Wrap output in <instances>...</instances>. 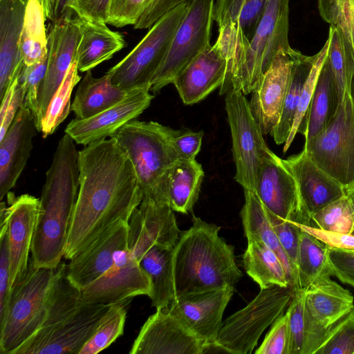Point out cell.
<instances>
[{"instance_id": "obj_4", "label": "cell", "mask_w": 354, "mask_h": 354, "mask_svg": "<svg viewBox=\"0 0 354 354\" xmlns=\"http://www.w3.org/2000/svg\"><path fill=\"white\" fill-rule=\"evenodd\" d=\"M290 0H269L251 37L236 50L231 66L230 89L253 91L281 50L288 51Z\"/></svg>"}, {"instance_id": "obj_58", "label": "cell", "mask_w": 354, "mask_h": 354, "mask_svg": "<svg viewBox=\"0 0 354 354\" xmlns=\"http://www.w3.org/2000/svg\"><path fill=\"white\" fill-rule=\"evenodd\" d=\"M347 0H317L320 16L327 23L335 24Z\"/></svg>"}, {"instance_id": "obj_30", "label": "cell", "mask_w": 354, "mask_h": 354, "mask_svg": "<svg viewBox=\"0 0 354 354\" xmlns=\"http://www.w3.org/2000/svg\"><path fill=\"white\" fill-rule=\"evenodd\" d=\"M79 19L82 33L77 55L79 71H91L126 47L123 35L109 28L107 24Z\"/></svg>"}, {"instance_id": "obj_22", "label": "cell", "mask_w": 354, "mask_h": 354, "mask_svg": "<svg viewBox=\"0 0 354 354\" xmlns=\"http://www.w3.org/2000/svg\"><path fill=\"white\" fill-rule=\"evenodd\" d=\"M7 195L10 292L17 279L28 266L29 253L40 210V199L27 194L15 196L9 192Z\"/></svg>"}, {"instance_id": "obj_28", "label": "cell", "mask_w": 354, "mask_h": 354, "mask_svg": "<svg viewBox=\"0 0 354 354\" xmlns=\"http://www.w3.org/2000/svg\"><path fill=\"white\" fill-rule=\"evenodd\" d=\"M167 177L155 191L143 195L138 210L142 227L153 243L174 248L180 232L169 203Z\"/></svg>"}, {"instance_id": "obj_43", "label": "cell", "mask_w": 354, "mask_h": 354, "mask_svg": "<svg viewBox=\"0 0 354 354\" xmlns=\"http://www.w3.org/2000/svg\"><path fill=\"white\" fill-rule=\"evenodd\" d=\"M311 226L353 234L354 210L348 198L345 195L313 214Z\"/></svg>"}, {"instance_id": "obj_54", "label": "cell", "mask_w": 354, "mask_h": 354, "mask_svg": "<svg viewBox=\"0 0 354 354\" xmlns=\"http://www.w3.org/2000/svg\"><path fill=\"white\" fill-rule=\"evenodd\" d=\"M328 261L333 276L354 287V250L330 248Z\"/></svg>"}, {"instance_id": "obj_48", "label": "cell", "mask_w": 354, "mask_h": 354, "mask_svg": "<svg viewBox=\"0 0 354 354\" xmlns=\"http://www.w3.org/2000/svg\"><path fill=\"white\" fill-rule=\"evenodd\" d=\"M165 131L171 147L178 160H192L199 153L203 132L192 129H173L165 126Z\"/></svg>"}, {"instance_id": "obj_3", "label": "cell", "mask_w": 354, "mask_h": 354, "mask_svg": "<svg viewBox=\"0 0 354 354\" xmlns=\"http://www.w3.org/2000/svg\"><path fill=\"white\" fill-rule=\"evenodd\" d=\"M220 228L193 216L192 226L180 233L173 248L176 296L234 287L242 277L234 248L219 236Z\"/></svg>"}, {"instance_id": "obj_49", "label": "cell", "mask_w": 354, "mask_h": 354, "mask_svg": "<svg viewBox=\"0 0 354 354\" xmlns=\"http://www.w3.org/2000/svg\"><path fill=\"white\" fill-rule=\"evenodd\" d=\"M19 77L9 85L1 99L0 140L8 130L25 99L26 89L19 83Z\"/></svg>"}, {"instance_id": "obj_11", "label": "cell", "mask_w": 354, "mask_h": 354, "mask_svg": "<svg viewBox=\"0 0 354 354\" xmlns=\"http://www.w3.org/2000/svg\"><path fill=\"white\" fill-rule=\"evenodd\" d=\"M311 159L344 189L354 184V106L346 93L331 124L305 142Z\"/></svg>"}, {"instance_id": "obj_36", "label": "cell", "mask_w": 354, "mask_h": 354, "mask_svg": "<svg viewBox=\"0 0 354 354\" xmlns=\"http://www.w3.org/2000/svg\"><path fill=\"white\" fill-rule=\"evenodd\" d=\"M243 265L246 273L259 285L261 289L274 285L290 286L279 258L259 240H248Z\"/></svg>"}, {"instance_id": "obj_25", "label": "cell", "mask_w": 354, "mask_h": 354, "mask_svg": "<svg viewBox=\"0 0 354 354\" xmlns=\"http://www.w3.org/2000/svg\"><path fill=\"white\" fill-rule=\"evenodd\" d=\"M283 162L293 176L301 203L310 216L346 195L344 187L303 151Z\"/></svg>"}, {"instance_id": "obj_45", "label": "cell", "mask_w": 354, "mask_h": 354, "mask_svg": "<svg viewBox=\"0 0 354 354\" xmlns=\"http://www.w3.org/2000/svg\"><path fill=\"white\" fill-rule=\"evenodd\" d=\"M286 313L290 333L288 354H304L306 339L305 289L295 290Z\"/></svg>"}, {"instance_id": "obj_60", "label": "cell", "mask_w": 354, "mask_h": 354, "mask_svg": "<svg viewBox=\"0 0 354 354\" xmlns=\"http://www.w3.org/2000/svg\"><path fill=\"white\" fill-rule=\"evenodd\" d=\"M39 1L44 8L46 18L53 21L55 20L57 0H39Z\"/></svg>"}, {"instance_id": "obj_18", "label": "cell", "mask_w": 354, "mask_h": 354, "mask_svg": "<svg viewBox=\"0 0 354 354\" xmlns=\"http://www.w3.org/2000/svg\"><path fill=\"white\" fill-rule=\"evenodd\" d=\"M150 89H133L120 102L98 114L84 120L73 119L66 126L65 133L84 147L111 138L149 106L154 97Z\"/></svg>"}, {"instance_id": "obj_51", "label": "cell", "mask_w": 354, "mask_h": 354, "mask_svg": "<svg viewBox=\"0 0 354 354\" xmlns=\"http://www.w3.org/2000/svg\"><path fill=\"white\" fill-rule=\"evenodd\" d=\"M10 256L8 216L0 221V319L6 311L10 295Z\"/></svg>"}, {"instance_id": "obj_9", "label": "cell", "mask_w": 354, "mask_h": 354, "mask_svg": "<svg viewBox=\"0 0 354 354\" xmlns=\"http://www.w3.org/2000/svg\"><path fill=\"white\" fill-rule=\"evenodd\" d=\"M215 0H189L188 12L177 29L153 76L150 91L158 93L211 46Z\"/></svg>"}, {"instance_id": "obj_21", "label": "cell", "mask_w": 354, "mask_h": 354, "mask_svg": "<svg viewBox=\"0 0 354 354\" xmlns=\"http://www.w3.org/2000/svg\"><path fill=\"white\" fill-rule=\"evenodd\" d=\"M288 51L281 50L277 53L252 92L250 109L263 135L270 134L281 115L292 67Z\"/></svg>"}, {"instance_id": "obj_39", "label": "cell", "mask_w": 354, "mask_h": 354, "mask_svg": "<svg viewBox=\"0 0 354 354\" xmlns=\"http://www.w3.org/2000/svg\"><path fill=\"white\" fill-rule=\"evenodd\" d=\"M130 301L113 303L100 319L97 326L78 354H96L108 348L123 334L127 306Z\"/></svg>"}, {"instance_id": "obj_15", "label": "cell", "mask_w": 354, "mask_h": 354, "mask_svg": "<svg viewBox=\"0 0 354 354\" xmlns=\"http://www.w3.org/2000/svg\"><path fill=\"white\" fill-rule=\"evenodd\" d=\"M232 286L176 296L167 309L205 346H214L223 315L233 294Z\"/></svg>"}, {"instance_id": "obj_41", "label": "cell", "mask_w": 354, "mask_h": 354, "mask_svg": "<svg viewBox=\"0 0 354 354\" xmlns=\"http://www.w3.org/2000/svg\"><path fill=\"white\" fill-rule=\"evenodd\" d=\"M77 59L70 66L62 82L53 95L41 124L44 138L53 134L71 111V94L80 82Z\"/></svg>"}, {"instance_id": "obj_42", "label": "cell", "mask_w": 354, "mask_h": 354, "mask_svg": "<svg viewBox=\"0 0 354 354\" xmlns=\"http://www.w3.org/2000/svg\"><path fill=\"white\" fill-rule=\"evenodd\" d=\"M328 50V41L327 39L323 47L317 53V59L303 86L292 127L286 142L284 143L283 149L284 153L289 149L297 133L302 134L304 137L307 135L310 104L319 71L327 57Z\"/></svg>"}, {"instance_id": "obj_20", "label": "cell", "mask_w": 354, "mask_h": 354, "mask_svg": "<svg viewBox=\"0 0 354 354\" xmlns=\"http://www.w3.org/2000/svg\"><path fill=\"white\" fill-rule=\"evenodd\" d=\"M269 0H216L214 21L218 37L214 45L231 68L236 50L254 33Z\"/></svg>"}, {"instance_id": "obj_2", "label": "cell", "mask_w": 354, "mask_h": 354, "mask_svg": "<svg viewBox=\"0 0 354 354\" xmlns=\"http://www.w3.org/2000/svg\"><path fill=\"white\" fill-rule=\"evenodd\" d=\"M66 133L59 140L46 174L31 245L37 268H56L64 255L80 187L78 151Z\"/></svg>"}, {"instance_id": "obj_14", "label": "cell", "mask_w": 354, "mask_h": 354, "mask_svg": "<svg viewBox=\"0 0 354 354\" xmlns=\"http://www.w3.org/2000/svg\"><path fill=\"white\" fill-rule=\"evenodd\" d=\"M47 34L48 64L37 96V114L35 122L38 131L50 102L62 82L70 66L77 59L81 38L79 17H66L52 21Z\"/></svg>"}, {"instance_id": "obj_40", "label": "cell", "mask_w": 354, "mask_h": 354, "mask_svg": "<svg viewBox=\"0 0 354 354\" xmlns=\"http://www.w3.org/2000/svg\"><path fill=\"white\" fill-rule=\"evenodd\" d=\"M327 57L333 71L342 102L346 93L350 94L354 74V53L346 44L339 27L330 24L328 32Z\"/></svg>"}, {"instance_id": "obj_55", "label": "cell", "mask_w": 354, "mask_h": 354, "mask_svg": "<svg viewBox=\"0 0 354 354\" xmlns=\"http://www.w3.org/2000/svg\"><path fill=\"white\" fill-rule=\"evenodd\" d=\"M189 0H147L134 29L150 28L164 14Z\"/></svg>"}, {"instance_id": "obj_63", "label": "cell", "mask_w": 354, "mask_h": 354, "mask_svg": "<svg viewBox=\"0 0 354 354\" xmlns=\"http://www.w3.org/2000/svg\"><path fill=\"white\" fill-rule=\"evenodd\" d=\"M353 234L354 235V232L353 233Z\"/></svg>"}, {"instance_id": "obj_27", "label": "cell", "mask_w": 354, "mask_h": 354, "mask_svg": "<svg viewBox=\"0 0 354 354\" xmlns=\"http://www.w3.org/2000/svg\"><path fill=\"white\" fill-rule=\"evenodd\" d=\"M29 0H0V98L24 65L19 41Z\"/></svg>"}, {"instance_id": "obj_57", "label": "cell", "mask_w": 354, "mask_h": 354, "mask_svg": "<svg viewBox=\"0 0 354 354\" xmlns=\"http://www.w3.org/2000/svg\"><path fill=\"white\" fill-rule=\"evenodd\" d=\"M354 53V0H347L336 23Z\"/></svg>"}, {"instance_id": "obj_5", "label": "cell", "mask_w": 354, "mask_h": 354, "mask_svg": "<svg viewBox=\"0 0 354 354\" xmlns=\"http://www.w3.org/2000/svg\"><path fill=\"white\" fill-rule=\"evenodd\" d=\"M55 269L37 268L30 257L26 270L10 290L6 313L0 319L1 354H12L42 326Z\"/></svg>"}, {"instance_id": "obj_10", "label": "cell", "mask_w": 354, "mask_h": 354, "mask_svg": "<svg viewBox=\"0 0 354 354\" xmlns=\"http://www.w3.org/2000/svg\"><path fill=\"white\" fill-rule=\"evenodd\" d=\"M225 102L236 166L234 179L244 190L254 192L259 168L270 149L245 95L231 88Z\"/></svg>"}, {"instance_id": "obj_33", "label": "cell", "mask_w": 354, "mask_h": 354, "mask_svg": "<svg viewBox=\"0 0 354 354\" xmlns=\"http://www.w3.org/2000/svg\"><path fill=\"white\" fill-rule=\"evenodd\" d=\"M341 103L336 79L326 57L319 71L310 104L306 142L324 131L331 124Z\"/></svg>"}, {"instance_id": "obj_37", "label": "cell", "mask_w": 354, "mask_h": 354, "mask_svg": "<svg viewBox=\"0 0 354 354\" xmlns=\"http://www.w3.org/2000/svg\"><path fill=\"white\" fill-rule=\"evenodd\" d=\"M329 250L328 245L300 229L297 260L299 289H306L324 275L333 276Z\"/></svg>"}, {"instance_id": "obj_34", "label": "cell", "mask_w": 354, "mask_h": 354, "mask_svg": "<svg viewBox=\"0 0 354 354\" xmlns=\"http://www.w3.org/2000/svg\"><path fill=\"white\" fill-rule=\"evenodd\" d=\"M204 177L202 165L196 159L178 160L167 177V192L171 209L177 212H192L197 201Z\"/></svg>"}, {"instance_id": "obj_23", "label": "cell", "mask_w": 354, "mask_h": 354, "mask_svg": "<svg viewBox=\"0 0 354 354\" xmlns=\"http://www.w3.org/2000/svg\"><path fill=\"white\" fill-rule=\"evenodd\" d=\"M129 222L116 223L70 260L67 275L75 286L81 290L97 280L113 265L116 252L128 248Z\"/></svg>"}, {"instance_id": "obj_24", "label": "cell", "mask_w": 354, "mask_h": 354, "mask_svg": "<svg viewBox=\"0 0 354 354\" xmlns=\"http://www.w3.org/2000/svg\"><path fill=\"white\" fill-rule=\"evenodd\" d=\"M37 129L30 110L24 103L0 140V200L15 187L33 148Z\"/></svg>"}, {"instance_id": "obj_31", "label": "cell", "mask_w": 354, "mask_h": 354, "mask_svg": "<svg viewBox=\"0 0 354 354\" xmlns=\"http://www.w3.org/2000/svg\"><path fill=\"white\" fill-rule=\"evenodd\" d=\"M130 91L114 85L109 71L98 78L88 71L78 84L71 111L77 119L91 118L120 102Z\"/></svg>"}, {"instance_id": "obj_59", "label": "cell", "mask_w": 354, "mask_h": 354, "mask_svg": "<svg viewBox=\"0 0 354 354\" xmlns=\"http://www.w3.org/2000/svg\"><path fill=\"white\" fill-rule=\"evenodd\" d=\"M72 0H57L55 20L73 17L71 10Z\"/></svg>"}, {"instance_id": "obj_6", "label": "cell", "mask_w": 354, "mask_h": 354, "mask_svg": "<svg viewBox=\"0 0 354 354\" xmlns=\"http://www.w3.org/2000/svg\"><path fill=\"white\" fill-rule=\"evenodd\" d=\"M111 138L130 158L143 195L153 192L178 160L168 140L165 126L158 122L134 119Z\"/></svg>"}, {"instance_id": "obj_47", "label": "cell", "mask_w": 354, "mask_h": 354, "mask_svg": "<svg viewBox=\"0 0 354 354\" xmlns=\"http://www.w3.org/2000/svg\"><path fill=\"white\" fill-rule=\"evenodd\" d=\"M266 211L268 217L280 243L294 268L298 281L297 260L300 228L295 221L283 219L267 209Z\"/></svg>"}, {"instance_id": "obj_35", "label": "cell", "mask_w": 354, "mask_h": 354, "mask_svg": "<svg viewBox=\"0 0 354 354\" xmlns=\"http://www.w3.org/2000/svg\"><path fill=\"white\" fill-rule=\"evenodd\" d=\"M288 52L292 59L290 82L279 120L270 133L277 145L285 143L290 133L303 86L317 57V53L307 56L292 48Z\"/></svg>"}, {"instance_id": "obj_7", "label": "cell", "mask_w": 354, "mask_h": 354, "mask_svg": "<svg viewBox=\"0 0 354 354\" xmlns=\"http://www.w3.org/2000/svg\"><path fill=\"white\" fill-rule=\"evenodd\" d=\"M189 1L164 14L136 46L111 68L112 83L123 90L149 87L173 37L186 16Z\"/></svg>"}, {"instance_id": "obj_44", "label": "cell", "mask_w": 354, "mask_h": 354, "mask_svg": "<svg viewBox=\"0 0 354 354\" xmlns=\"http://www.w3.org/2000/svg\"><path fill=\"white\" fill-rule=\"evenodd\" d=\"M315 354H354V309L331 328Z\"/></svg>"}, {"instance_id": "obj_13", "label": "cell", "mask_w": 354, "mask_h": 354, "mask_svg": "<svg viewBox=\"0 0 354 354\" xmlns=\"http://www.w3.org/2000/svg\"><path fill=\"white\" fill-rule=\"evenodd\" d=\"M111 304H84L70 318L40 328L12 354H78Z\"/></svg>"}, {"instance_id": "obj_26", "label": "cell", "mask_w": 354, "mask_h": 354, "mask_svg": "<svg viewBox=\"0 0 354 354\" xmlns=\"http://www.w3.org/2000/svg\"><path fill=\"white\" fill-rule=\"evenodd\" d=\"M227 63L213 44L194 59L174 79L173 84L185 104L197 103L225 80Z\"/></svg>"}, {"instance_id": "obj_17", "label": "cell", "mask_w": 354, "mask_h": 354, "mask_svg": "<svg viewBox=\"0 0 354 354\" xmlns=\"http://www.w3.org/2000/svg\"><path fill=\"white\" fill-rule=\"evenodd\" d=\"M151 291L149 277L129 248L116 252L111 268L100 278L81 290L84 304H113Z\"/></svg>"}, {"instance_id": "obj_52", "label": "cell", "mask_w": 354, "mask_h": 354, "mask_svg": "<svg viewBox=\"0 0 354 354\" xmlns=\"http://www.w3.org/2000/svg\"><path fill=\"white\" fill-rule=\"evenodd\" d=\"M147 0H111L107 24L115 27L134 25Z\"/></svg>"}, {"instance_id": "obj_19", "label": "cell", "mask_w": 354, "mask_h": 354, "mask_svg": "<svg viewBox=\"0 0 354 354\" xmlns=\"http://www.w3.org/2000/svg\"><path fill=\"white\" fill-rule=\"evenodd\" d=\"M203 343L167 309H157L145 322L131 354H201Z\"/></svg>"}, {"instance_id": "obj_46", "label": "cell", "mask_w": 354, "mask_h": 354, "mask_svg": "<svg viewBox=\"0 0 354 354\" xmlns=\"http://www.w3.org/2000/svg\"><path fill=\"white\" fill-rule=\"evenodd\" d=\"M48 55L31 66L24 65L19 77V83L26 89L24 104L35 119L37 114V96L39 87L46 75Z\"/></svg>"}, {"instance_id": "obj_32", "label": "cell", "mask_w": 354, "mask_h": 354, "mask_svg": "<svg viewBox=\"0 0 354 354\" xmlns=\"http://www.w3.org/2000/svg\"><path fill=\"white\" fill-rule=\"evenodd\" d=\"M173 248L153 245L140 258L139 264L149 278L151 304L167 308L176 297L173 266Z\"/></svg>"}, {"instance_id": "obj_16", "label": "cell", "mask_w": 354, "mask_h": 354, "mask_svg": "<svg viewBox=\"0 0 354 354\" xmlns=\"http://www.w3.org/2000/svg\"><path fill=\"white\" fill-rule=\"evenodd\" d=\"M254 192L272 214L311 226V217L302 206L293 176L283 159L270 149L259 168Z\"/></svg>"}, {"instance_id": "obj_62", "label": "cell", "mask_w": 354, "mask_h": 354, "mask_svg": "<svg viewBox=\"0 0 354 354\" xmlns=\"http://www.w3.org/2000/svg\"><path fill=\"white\" fill-rule=\"evenodd\" d=\"M350 96L354 106V74L353 75L351 82V86H350Z\"/></svg>"}, {"instance_id": "obj_53", "label": "cell", "mask_w": 354, "mask_h": 354, "mask_svg": "<svg viewBox=\"0 0 354 354\" xmlns=\"http://www.w3.org/2000/svg\"><path fill=\"white\" fill-rule=\"evenodd\" d=\"M111 0H72L71 10L90 22L107 24Z\"/></svg>"}, {"instance_id": "obj_29", "label": "cell", "mask_w": 354, "mask_h": 354, "mask_svg": "<svg viewBox=\"0 0 354 354\" xmlns=\"http://www.w3.org/2000/svg\"><path fill=\"white\" fill-rule=\"evenodd\" d=\"M244 194L245 203L241 217L245 236L248 240L263 242L277 255L285 269L289 286L297 290L295 271L270 222L266 207L254 192L244 190Z\"/></svg>"}, {"instance_id": "obj_1", "label": "cell", "mask_w": 354, "mask_h": 354, "mask_svg": "<svg viewBox=\"0 0 354 354\" xmlns=\"http://www.w3.org/2000/svg\"><path fill=\"white\" fill-rule=\"evenodd\" d=\"M80 187L64 257L87 248L112 225L129 221L142 191L127 154L110 138L78 151Z\"/></svg>"}, {"instance_id": "obj_61", "label": "cell", "mask_w": 354, "mask_h": 354, "mask_svg": "<svg viewBox=\"0 0 354 354\" xmlns=\"http://www.w3.org/2000/svg\"><path fill=\"white\" fill-rule=\"evenodd\" d=\"M346 196L348 198L354 210V184L345 188Z\"/></svg>"}, {"instance_id": "obj_12", "label": "cell", "mask_w": 354, "mask_h": 354, "mask_svg": "<svg viewBox=\"0 0 354 354\" xmlns=\"http://www.w3.org/2000/svg\"><path fill=\"white\" fill-rule=\"evenodd\" d=\"M354 309L351 291L324 275L305 289L304 354H315L331 328Z\"/></svg>"}, {"instance_id": "obj_50", "label": "cell", "mask_w": 354, "mask_h": 354, "mask_svg": "<svg viewBox=\"0 0 354 354\" xmlns=\"http://www.w3.org/2000/svg\"><path fill=\"white\" fill-rule=\"evenodd\" d=\"M290 333L288 318L285 313L272 324L256 354H288Z\"/></svg>"}, {"instance_id": "obj_56", "label": "cell", "mask_w": 354, "mask_h": 354, "mask_svg": "<svg viewBox=\"0 0 354 354\" xmlns=\"http://www.w3.org/2000/svg\"><path fill=\"white\" fill-rule=\"evenodd\" d=\"M302 230L313 235L330 248L354 250V235L322 230L295 222Z\"/></svg>"}, {"instance_id": "obj_38", "label": "cell", "mask_w": 354, "mask_h": 354, "mask_svg": "<svg viewBox=\"0 0 354 354\" xmlns=\"http://www.w3.org/2000/svg\"><path fill=\"white\" fill-rule=\"evenodd\" d=\"M46 18L39 0H29L19 41L21 57L26 66L33 65L48 55Z\"/></svg>"}, {"instance_id": "obj_8", "label": "cell", "mask_w": 354, "mask_h": 354, "mask_svg": "<svg viewBox=\"0 0 354 354\" xmlns=\"http://www.w3.org/2000/svg\"><path fill=\"white\" fill-rule=\"evenodd\" d=\"M294 293L290 286L261 289L246 306L225 319L214 347L234 354L251 353L264 330L286 313Z\"/></svg>"}]
</instances>
